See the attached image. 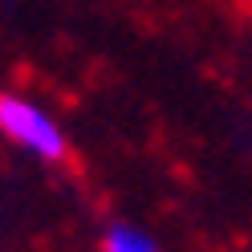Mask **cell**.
Here are the masks:
<instances>
[{
    "label": "cell",
    "mask_w": 252,
    "mask_h": 252,
    "mask_svg": "<svg viewBox=\"0 0 252 252\" xmlns=\"http://www.w3.org/2000/svg\"><path fill=\"white\" fill-rule=\"evenodd\" d=\"M102 252H163L159 240L151 232H143L138 224H126V220H114L102 232Z\"/></svg>",
    "instance_id": "obj_2"
},
{
    "label": "cell",
    "mask_w": 252,
    "mask_h": 252,
    "mask_svg": "<svg viewBox=\"0 0 252 252\" xmlns=\"http://www.w3.org/2000/svg\"><path fill=\"white\" fill-rule=\"evenodd\" d=\"M0 134L41 163L69 159V134L61 130V122L25 94H0Z\"/></svg>",
    "instance_id": "obj_1"
}]
</instances>
